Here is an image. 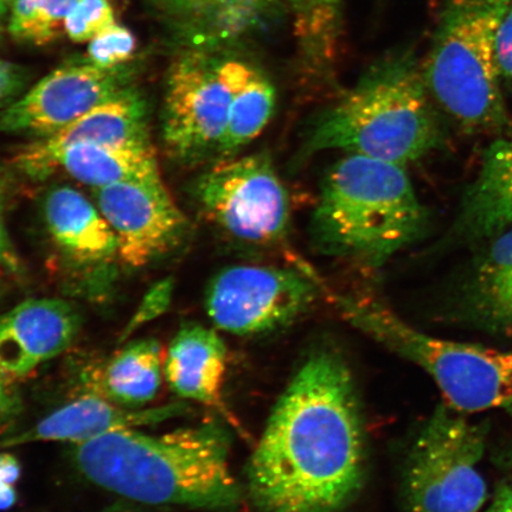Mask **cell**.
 Returning <instances> with one entry per match:
<instances>
[{
    "label": "cell",
    "mask_w": 512,
    "mask_h": 512,
    "mask_svg": "<svg viewBox=\"0 0 512 512\" xmlns=\"http://www.w3.org/2000/svg\"><path fill=\"white\" fill-rule=\"evenodd\" d=\"M188 411L189 405L185 402L150 409L126 408L100 396L85 394L49 414L29 430L0 440V450L37 441H67L78 445L107 433L157 425Z\"/></svg>",
    "instance_id": "15"
},
{
    "label": "cell",
    "mask_w": 512,
    "mask_h": 512,
    "mask_svg": "<svg viewBox=\"0 0 512 512\" xmlns=\"http://www.w3.org/2000/svg\"><path fill=\"white\" fill-rule=\"evenodd\" d=\"M4 29H5L4 17L0 16V38L3 37Z\"/></svg>",
    "instance_id": "37"
},
{
    "label": "cell",
    "mask_w": 512,
    "mask_h": 512,
    "mask_svg": "<svg viewBox=\"0 0 512 512\" xmlns=\"http://www.w3.org/2000/svg\"><path fill=\"white\" fill-rule=\"evenodd\" d=\"M485 512H512V488L501 486L496 492L494 502Z\"/></svg>",
    "instance_id": "34"
},
{
    "label": "cell",
    "mask_w": 512,
    "mask_h": 512,
    "mask_svg": "<svg viewBox=\"0 0 512 512\" xmlns=\"http://www.w3.org/2000/svg\"><path fill=\"white\" fill-rule=\"evenodd\" d=\"M3 213V200L0 195V270L21 279L24 277L25 268L6 229Z\"/></svg>",
    "instance_id": "32"
},
{
    "label": "cell",
    "mask_w": 512,
    "mask_h": 512,
    "mask_svg": "<svg viewBox=\"0 0 512 512\" xmlns=\"http://www.w3.org/2000/svg\"><path fill=\"white\" fill-rule=\"evenodd\" d=\"M21 477V465L9 453L0 452V511L9 510L17 502L15 488Z\"/></svg>",
    "instance_id": "31"
},
{
    "label": "cell",
    "mask_w": 512,
    "mask_h": 512,
    "mask_svg": "<svg viewBox=\"0 0 512 512\" xmlns=\"http://www.w3.org/2000/svg\"><path fill=\"white\" fill-rule=\"evenodd\" d=\"M117 23L110 0H79L70 11L64 32L75 43H89Z\"/></svg>",
    "instance_id": "27"
},
{
    "label": "cell",
    "mask_w": 512,
    "mask_h": 512,
    "mask_svg": "<svg viewBox=\"0 0 512 512\" xmlns=\"http://www.w3.org/2000/svg\"><path fill=\"white\" fill-rule=\"evenodd\" d=\"M0 287H2V286H0Z\"/></svg>",
    "instance_id": "38"
},
{
    "label": "cell",
    "mask_w": 512,
    "mask_h": 512,
    "mask_svg": "<svg viewBox=\"0 0 512 512\" xmlns=\"http://www.w3.org/2000/svg\"><path fill=\"white\" fill-rule=\"evenodd\" d=\"M227 356L226 344L215 330L195 323L184 324L164 356L165 380L179 398L226 413L222 389Z\"/></svg>",
    "instance_id": "18"
},
{
    "label": "cell",
    "mask_w": 512,
    "mask_h": 512,
    "mask_svg": "<svg viewBox=\"0 0 512 512\" xmlns=\"http://www.w3.org/2000/svg\"><path fill=\"white\" fill-rule=\"evenodd\" d=\"M28 81L27 69L0 59V110L11 105L24 93Z\"/></svg>",
    "instance_id": "29"
},
{
    "label": "cell",
    "mask_w": 512,
    "mask_h": 512,
    "mask_svg": "<svg viewBox=\"0 0 512 512\" xmlns=\"http://www.w3.org/2000/svg\"><path fill=\"white\" fill-rule=\"evenodd\" d=\"M147 114L143 94L132 86L62 130L21 147L14 164L27 176L43 178L50 160L70 146L151 144Z\"/></svg>",
    "instance_id": "13"
},
{
    "label": "cell",
    "mask_w": 512,
    "mask_h": 512,
    "mask_svg": "<svg viewBox=\"0 0 512 512\" xmlns=\"http://www.w3.org/2000/svg\"><path fill=\"white\" fill-rule=\"evenodd\" d=\"M10 419L4 418V416L0 415V433L3 432L4 427L9 424Z\"/></svg>",
    "instance_id": "36"
},
{
    "label": "cell",
    "mask_w": 512,
    "mask_h": 512,
    "mask_svg": "<svg viewBox=\"0 0 512 512\" xmlns=\"http://www.w3.org/2000/svg\"><path fill=\"white\" fill-rule=\"evenodd\" d=\"M194 195L206 219L235 246L249 252L285 246L290 196L266 150L215 162L198 177Z\"/></svg>",
    "instance_id": "8"
},
{
    "label": "cell",
    "mask_w": 512,
    "mask_h": 512,
    "mask_svg": "<svg viewBox=\"0 0 512 512\" xmlns=\"http://www.w3.org/2000/svg\"><path fill=\"white\" fill-rule=\"evenodd\" d=\"M509 0H445L430 53L422 62L428 91L466 132L510 126L497 38Z\"/></svg>",
    "instance_id": "5"
},
{
    "label": "cell",
    "mask_w": 512,
    "mask_h": 512,
    "mask_svg": "<svg viewBox=\"0 0 512 512\" xmlns=\"http://www.w3.org/2000/svg\"><path fill=\"white\" fill-rule=\"evenodd\" d=\"M172 290H174V284H172L170 279L162 280L153 286L143 299V303L139 306L136 315H134L130 324L127 325L121 341H125L133 331H136L143 324L150 322V320L157 318L168 310L171 304Z\"/></svg>",
    "instance_id": "28"
},
{
    "label": "cell",
    "mask_w": 512,
    "mask_h": 512,
    "mask_svg": "<svg viewBox=\"0 0 512 512\" xmlns=\"http://www.w3.org/2000/svg\"><path fill=\"white\" fill-rule=\"evenodd\" d=\"M484 242L466 286L467 303L490 328L512 335V228Z\"/></svg>",
    "instance_id": "22"
},
{
    "label": "cell",
    "mask_w": 512,
    "mask_h": 512,
    "mask_svg": "<svg viewBox=\"0 0 512 512\" xmlns=\"http://www.w3.org/2000/svg\"><path fill=\"white\" fill-rule=\"evenodd\" d=\"M427 221L406 166L345 153L325 171L309 232L319 254L374 272L418 241Z\"/></svg>",
    "instance_id": "4"
},
{
    "label": "cell",
    "mask_w": 512,
    "mask_h": 512,
    "mask_svg": "<svg viewBox=\"0 0 512 512\" xmlns=\"http://www.w3.org/2000/svg\"><path fill=\"white\" fill-rule=\"evenodd\" d=\"M482 426L440 405L409 451L403 472L405 512H479L488 499L480 462Z\"/></svg>",
    "instance_id": "9"
},
{
    "label": "cell",
    "mask_w": 512,
    "mask_h": 512,
    "mask_svg": "<svg viewBox=\"0 0 512 512\" xmlns=\"http://www.w3.org/2000/svg\"><path fill=\"white\" fill-rule=\"evenodd\" d=\"M325 298L356 329L424 369L460 413L512 411V354L416 330L374 299L325 287Z\"/></svg>",
    "instance_id": "6"
},
{
    "label": "cell",
    "mask_w": 512,
    "mask_h": 512,
    "mask_svg": "<svg viewBox=\"0 0 512 512\" xmlns=\"http://www.w3.org/2000/svg\"><path fill=\"white\" fill-rule=\"evenodd\" d=\"M81 325L80 312L66 300H25L0 316V366L12 379L29 375L66 351Z\"/></svg>",
    "instance_id": "14"
},
{
    "label": "cell",
    "mask_w": 512,
    "mask_h": 512,
    "mask_svg": "<svg viewBox=\"0 0 512 512\" xmlns=\"http://www.w3.org/2000/svg\"><path fill=\"white\" fill-rule=\"evenodd\" d=\"M18 0H0V16L4 17L9 15L12 6H14Z\"/></svg>",
    "instance_id": "35"
},
{
    "label": "cell",
    "mask_w": 512,
    "mask_h": 512,
    "mask_svg": "<svg viewBox=\"0 0 512 512\" xmlns=\"http://www.w3.org/2000/svg\"><path fill=\"white\" fill-rule=\"evenodd\" d=\"M133 78L131 64L112 69L86 60L66 64L0 110V133L35 139L51 136L132 87Z\"/></svg>",
    "instance_id": "11"
},
{
    "label": "cell",
    "mask_w": 512,
    "mask_h": 512,
    "mask_svg": "<svg viewBox=\"0 0 512 512\" xmlns=\"http://www.w3.org/2000/svg\"><path fill=\"white\" fill-rule=\"evenodd\" d=\"M43 217L59 252L76 266L107 267L119 260L118 240L96 204L66 185L48 192Z\"/></svg>",
    "instance_id": "17"
},
{
    "label": "cell",
    "mask_w": 512,
    "mask_h": 512,
    "mask_svg": "<svg viewBox=\"0 0 512 512\" xmlns=\"http://www.w3.org/2000/svg\"><path fill=\"white\" fill-rule=\"evenodd\" d=\"M79 0H18L9 12L8 31L17 42L43 47L60 38Z\"/></svg>",
    "instance_id": "25"
},
{
    "label": "cell",
    "mask_w": 512,
    "mask_h": 512,
    "mask_svg": "<svg viewBox=\"0 0 512 512\" xmlns=\"http://www.w3.org/2000/svg\"><path fill=\"white\" fill-rule=\"evenodd\" d=\"M497 57L504 89L512 96V0L502 19L497 38Z\"/></svg>",
    "instance_id": "30"
},
{
    "label": "cell",
    "mask_w": 512,
    "mask_h": 512,
    "mask_svg": "<svg viewBox=\"0 0 512 512\" xmlns=\"http://www.w3.org/2000/svg\"><path fill=\"white\" fill-rule=\"evenodd\" d=\"M162 345L156 339L133 341L106 360L83 371L86 394L126 408H142L162 386Z\"/></svg>",
    "instance_id": "20"
},
{
    "label": "cell",
    "mask_w": 512,
    "mask_h": 512,
    "mask_svg": "<svg viewBox=\"0 0 512 512\" xmlns=\"http://www.w3.org/2000/svg\"><path fill=\"white\" fill-rule=\"evenodd\" d=\"M325 298V284L311 268L235 265L209 281L207 315L217 329L242 337L290 328Z\"/></svg>",
    "instance_id": "10"
},
{
    "label": "cell",
    "mask_w": 512,
    "mask_h": 512,
    "mask_svg": "<svg viewBox=\"0 0 512 512\" xmlns=\"http://www.w3.org/2000/svg\"><path fill=\"white\" fill-rule=\"evenodd\" d=\"M441 128L412 51L381 57L306 124L293 164L342 151L407 166L437 149Z\"/></svg>",
    "instance_id": "3"
},
{
    "label": "cell",
    "mask_w": 512,
    "mask_h": 512,
    "mask_svg": "<svg viewBox=\"0 0 512 512\" xmlns=\"http://www.w3.org/2000/svg\"><path fill=\"white\" fill-rule=\"evenodd\" d=\"M247 54L238 44L185 48L166 76L163 138L184 164L217 160L230 105Z\"/></svg>",
    "instance_id": "7"
},
{
    "label": "cell",
    "mask_w": 512,
    "mask_h": 512,
    "mask_svg": "<svg viewBox=\"0 0 512 512\" xmlns=\"http://www.w3.org/2000/svg\"><path fill=\"white\" fill-rule=\"evenodd\" d=\"M512 228V136L497 138L467 187L453 227L454 238L484 242Z\"/></svg>",
    "instance_id": "19"
},
{
    "label": "cell",
    "mask_w": 512,
    "mask_h": 512,
    "mask_svg": "<svg viewBox=\"0 0 512 512\" xmlns=\"http://www.w3.org/2000/svg\"><path fill=\"white\" fill-rule=\"evenodd\" d=\"M56 171H63L93 190L119 182L162 177L151 144L70 146L50 160L43 178Z\"/></svg>",
    "instance_id": "21"
},
{
    "label": "cell",
    "mask_w": 512,
    "mask_h": 512,
    "mask_svg": "<svg viewBox=\"0 0 512 512\" xmlns=\"http://www.w3.org/2000/svg\"><path fill=\"white\" fill-rule=\"evenodd\" d=\"M366 438L341 352L320 345L280 396L247 465L256 512H342L361 490Z\"/></svg>",
    "instance_id": "1"
},
{
    "label": "cell",
    "mask_w": 512,
    "mask_h": 512,
    "mask_svg": "<svg viewBox=\"0 0 512 512\" xmlns=\"http://www.w3.org/2000/svg\"><path fill=\"white\" fill-rule=\"evenodd\" d=\"M185 48L239 44L278 10L279 0H145Z\"/></svg>",
    "instance_id": "16"
},
{
    "label": "cell",
    "mask_w": 512,
    "mask_h": 512,
    "mask_svg": "<svg viewBox=\"0 0 512 512\" xmlns=\"http://www.w3.org/2000/svg\"><path fill=\"white\" fill-rule=\"evenodd\" d=\"M136 51V36L117 22L88 43L85 60L96 67L112 69L131 64Z\"/></svg>",
    "instance_id": "26"
},
{
    "label": "cell",
    "mask_w": 512,
    "mask_h": 512,
    "mask_svg": "<svg viewBox=\"0 0 512 512\" xmlns=\"http://www.w3.org/2000/svg\"><path fill=\"white\" fill-rule=\"evenodd\" d=\"M232 440L219 424L151 435L127 428L74 445L89 482L132 501L235 512L242 489L230 470Z\"/></svg>",
    "instance_id": "2"
},
{
    "label": "cell",
    "mask_w": 512,
    "mask_h": 512,
    "mask_svg": "<svg viewBox=\"0 0 512 512\" xmlns=\"http://www.w3.org/2000/svg\"><path fill=\"white\" fill-rule=\"evenodd\" d=\"M292 19L300 63L318 80L334 74L342 36V0H279Z\"/></svg>",
    "instance_id": "23"
},
{
    "label": "cell",
    "mask_w": 512,
    "mask_h": 512,
    "mask_svg": "<svg viewBox=\"0 0 512 512\" xmlns=\"http://www.w3.org/2000/svg\"><path fill=\"white\" fill-rule=\"evenodd\" d=\"M275 105L277 91L270 76L253 57L247 56L236 81L226 133L216 162L239 156L258 138L270 124Z\"/></svg>",
    "instance_id": "24"
},
{
    "label": "cell",
    "mask_w": 512,
    "mask_h": 512,
    "mask_svg": "<svg viewBox=\"0 0 512 512\" xmlns=\"http://www.w3.org/2000/svg\"><path fill=\"white\" fill-rule=\"evenodd\" d=\"M12 377L0 366V415L12 419L21 411V400L12 386Z\"/></svg>",
    "instance_id": "33"
},
{
    "label": "cell",
    "mask_w": 512,
    "mask_h": 512,
    "mask_svg": "<svg viewBox=\"0 0 512 512\" xmlns=\"http://www.w3.org/2000/svg\"><path fill=\"white\" fill-rule=\"evenodd\" d=\"M94 200L117 236L119 261L125 266L149 265L187 238L188 219L162 177L94 189Z\"/></svg>",
    "instance_id": "12"
}]
</instances>
